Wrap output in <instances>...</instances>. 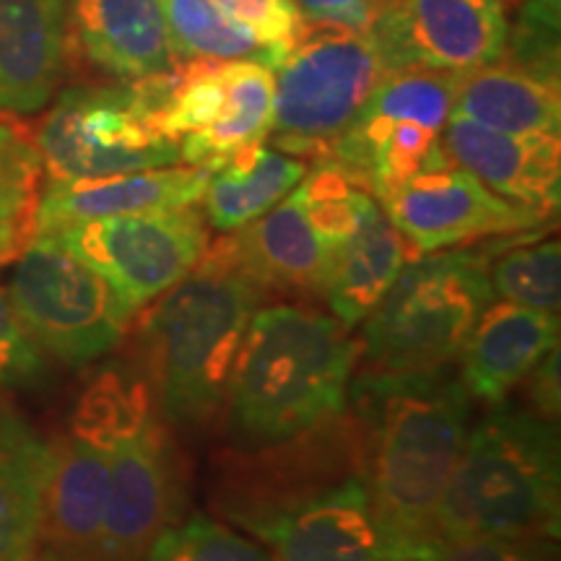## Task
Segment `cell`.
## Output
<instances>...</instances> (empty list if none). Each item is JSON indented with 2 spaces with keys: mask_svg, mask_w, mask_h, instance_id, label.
I'll return each mask as SVG.
<instances>
[{
  "mask_svg": "<svg viewBox=\"0 0 561 561\" xmlns=\"http://www.w3.org/2000/svg\"><path fill=\"white\" fill-rule=\"evenodd\" d=\"M411 244L377 201L369 203L348 240L335 250L320 297L343 328L367 320L411 261Z\"/></svg>",
  "mask_w": 561,
  "mask_h": 561,
  "instance_id": "cell-23",
  "label": "cell"
},
{
  "mask_svg": "<svg viewBox=\"0 0 561 561\" xmlns=\"http://www.w3.org/2000/svg\"><path fill=\"white\" fill-rule=\"evenodd\" d=\"M39 240H50L100 271L138 310L201 263L210 234L203 210L185 206L81 221Z\"/></svg>",
  "mask_w": 561,
  "mask_h": 561,
  "instance_id": "cell-11",
  "label": "cell"
},
{
  "mask_svg": "<svg viewBox=\"0 0 561 561\" xmlns=\"http://www.w3.org/2000/svg\"><path fill=\"white\" fill-rule=\"evenodd\" d=\"M559 0H530L515 34H507L510 60L559 73Z\"/></svg>",
  "mask_w": 561,
  "mask_h": 561,
  "instance_id": "cell-33",
  "label": "cell"
},
{
  "mask_svg": "<svg viewBox=\"0 0 561 561\" xmlns=\"http://www.w3.org/2000/svg\"><path fill=\"white\" fill-rule=\"evenodd\" d=\"M16 257H19V252H16V250L9 248V244L0 242V265L9 263V261H16Z\"/></svg>",
  "mask_w": 561,
  "mask_h": 561,
  "instance_id": "cell-38",
  "label": "cell"
},
{
  "mask_svg": "<svg viewBox=\"0 0 561 561\" xmlns=\"http://www.w3.org/2000/svg\"><path fill=\"white\" fill-rule=\"evenodd\" d=\"M42 369V351L21 325L9 291L0 286V388H26L39 380Z\"/></svg>",
  "mask_w": 561,
  "mask_h": 561,
  "instance_id": "cell-34",
  "label": "cell"
},
{
  "mask_svg": "<svg viewBox=\"0 0 561 561\" xmlns=\"http://www.w3.org/2000/svg\"><path fill=\"white\" fill-rule=\"evenodd\" d=\"M510 21L502 0H392L371 37L390 68L468 73L504 58Z\"/></svg>",
  "mask_w": 561,
  "mask_h": 561,
  "instance_id": "cell-13",
  "label": "cell"
},
{
  "mask_svg": "<svg viewBox=\"0 0 561 561\" xmlns=\"http://www.w3.org/2000/svg\"><path fill=\"white\" fill-rule=\"evenodd\" d=\"M178 62L257 60L271 68L265 47L231 21L214 0H159Z\"/></svg>",
  "mask_w": 561,
  "mask_h": 561,
  "instance_id": "cell-29",
  "label": "cell"
},
{
  "mask_svg": "<svg viewBox=\"0 0 561 561\" xmlns=\"http://www.w3.org/2000/svg\"><path fill=\"white\" fill-rule=\"evenodd\" d=\"M53 442L0 405V561H32L42 543Z\"/></svg>",
  "mask_w": 561,
  "mask_h": 561,
  "instance_id": "cell-24",
  "label": "cell"
},
{
  "mask_svg": "<svg viewBox=\"0 0 561 561\" xmlns=\"http://www.w3.org/2000/svg\"><path fill=\"white\" fill-rule=\"evenodd\" d=\"M151 409V385L136 369L112 364L81 392L70 416V437L112 453L146 430Z\"/></svg>",
  "mask_w": 561,
  "mask_h": 561,
  "instance_id": "cell-27",
  "label": "cell"
},
{
  "mask_svg": "<svg viewBox=\"0 0 561 561\" xmlns=\"http://www.w3.org/2000/svg\"><path fill=\"white\" fill-rule=\"evenodd\" d=\"M231 240L240 261L265 289L320 297L333 250L307 216L299 185L261 219L237 229Z\"/></svg>",
  "mask_w": 561,
  "mask_h": 561,
  "instance_id": "cell-21",
  "label": "cell"
},
{
  "mask_svg": "<svg viewBox=\"0 0 561 561\" xmlns=\"http://www.w3.org/2000/svg\"><path fill=\"white\" fill-rule=\"evenodd\" d=\"M491 289L512 305L541 312H559L561 305V248L559 240L523 244L502 252L489 268Z\"/></svg>",
  "mask_w": 561,
  "mask_h": 561,
  "instance_id": "cell-30",
  "label": "cell"
},
{
  "mask_svg": "<svg viewBox=\"0 0 561 561\" xmlns=\"http://www.w3.org/2000/svg\"><path fill=\"white\" fill-rule=\"evenodd\" d=\"M144 561H273L268 549L214 517L198 515L174 523L157 538Z\"/></svg>",
  "mask_w": 561,
  "mask_h": 561,
  "instance_id": "cell-31",
  "label": "cell"
},
{
  "mask_svg": "<svg viewBox=\"0 0 561 561\" xmlns=\"http://www.w3.org/2000/svg\"><path fill=\"white\" fill-rule=\"evenodd\" d=\"M42 153L37 138L0 112V242L19 252L34 240L42 195Z\"/></svg>",
  "mask_w": 561,
  "mask_h": 561,
  "instance_id": "cell-28",
  "label": "cell"
},
{
  "mask_svg": "<svg viewBox=\"0 0 561 561\" xmlns=\"http://www.w3.org/2000/svg\"><path fill=\"white\" fill-rule=\"evenodd\" d=\"M73 26L87 58L117 79L178 66L159 0H73Z\"/></svg>",
  "mask_w": 561,
  "mask_h": 561,
  "instance_id": "cell-22",
  "label": "cell"
},
{
  "mask_svg": "<svg viewBox=\"0 0 561 561\" xmlns=\"http://www.w3.org/2000/svg\"><path fill=\"white\" fill-rule=\"evenodd\" d=\"M273 125V70L257 60H227V107L210 128L180 140V161L214 170L244 146L263 144Z\"/></svg>",
  "mask_w": 561,
  "mask_h": 561,
  "instance_id": "cell-26",
  "label": "cell"
},
{
  "mask_svg": "<svg viewBox=\"0 0 561 561\" xmlns=\"http://www.w3.org/2000/svg\"><path fill=\"white\" fill-rule=\"evenodd\" d=\"M110 489V453L70 437L53 445L42 543L55 561H96Z\"/></svg>",
  "mask_w": 561,
  "mask_h": 561,
  "instance_id": "cell-19",
  "label": "cell"
},
{
  "mask_svg": "<svg viewBox=\"0 0 561 561\" xmlns=\"http://www.w3.org/2000/svg\"><path fill=\"white\" fill-rule=\"evenodd\" d=\"M231 21L244 26L265 47L271 70L289 53L301 30V13L291 0H214Z\"/></svg>",
  "mask_w": 561,
  "mask_h": 561,
  "instance_id": "cell-32",
  "label": "cell"
},
{
  "mask_svg": "<svg viewBox=\"0 0 561 561\" xmlns=\"http://www.w3.org/2000/svg\"><path fill=\"white\" fill-rule=\"evenodd\" d=\"M453 115L515 136H559V73L504 58L458 73Z\"/></svg>",
  "mask_w": 561,
  "mask_h": 561,
  "instance_id": "cell-20",
  "label": "cell"
},
{
  "mask_svg": "<svg viewBox=\"0 0 561 561\" xmlns=\"http://www.w3.org/2000/svg\"><path fill=\"white\" fill-rule=\"evenodd\" d=\"M68 42V0H0V112L30 115L53 100Z\"/></svg>",
  "mask_w": 561,
  "mask_h": 561,
  "instance_id": "cell-17",
  "label": "cell"
},
{
  "mask_svg": "<svg viewBox=\"0 0 561 561\" xmlns=\"http://www.w3.org/2000/svg\"><path fill=\"white\" fill-rule=\"evenodd\" d=\"M172 68L125 87L70 89L37 130L50 180H91L159 170L180 161V144L159 125Z\"/></svg>",
  "mask_w": 561,
  "mask_h": 561,
  "instance_id": "cell-8",
  "label": "cell"
},
{
  "mask_svg": "<svg viewBox=\"0 0 561 561\" xmlns=\"http://www.w3.org/2000/svg\"><path fill=\"white\" fill-rule=\"evenodd\" d=\"M455 87L458 73L390 70L322 159H333L382 201L419 172L450 161L442 130L453 115Z\"/></svg>",
  "mask_w": 561,
  "mask_h": 561,
  "instance_id": "cell-9",
  "label": "cell"
},
{
  "mask_svg": "<svg viewBox=\"0 0 561 561\" xmlns=\"http://www.w3.org/2000/svg\"><path fill=\"white\" fill-rule=\"evenodd\" d=\"M390 70L371 32L301 19L297 39L273 68L271 136L278 149L325 157Z\"/></svg>",
  "mask_w": 561,
  "mask_h": 561,
  "instance_id": "cell-7",
  "label": "cell"
},
{
  "mask_svg": "<svg viewBox=\"0 0 561 561\" xmlns=\"http://www.w3.org/2000/svg\"><path fill=\"white\" fill-rule=\"evenodd\" d=\"M221 507L268 546L273 561H385L359 424L325 468L294 455L280 479L237 491Z\"/></svg>",
  "mask_w": 561,
  "mask_h": 561,
  "instance_id": "cell-5",
  "label": "cell"
},
{
  "mask_svg": "<svg viewBox=\"0 0 561 561\" xmlns=\"http://www.w3.org/2000/svg\"><path fill=\"white\" fill-rule=\"evenodd\" d=\"M9 297L39 351L68 367L110 354L136 312L100 271L39 237L19 255Z\"/></svg>",
  "mask_w": 561,
  "mask_h": 561,
  "instance_id": "cell-10",
  "label": "cell"
},
{
  "mask_svg": "<svg viewBox=\"0 0 561 561\" xmlns=\"http://www.w3.org/2000/svg\"><path fill=\"white\" fill-rule=\"evenodd\" d=\"M307 164L265 144L244 146L208 170L203 216L214 229L231 234L276 206L305 180Z\"/></svg>",
  "mask_w": 561,
  "mask_h": 561,
  "instance_id": "cell-25",
  "label": "cell"
},
{
  "mask_svg": "<svg viewBox=\"0 0 561 561\" xmlns=\"http://www.w3.org/2000/svg\"><path fill=\"white\" fill-rule=\"evenodd\" d=\"M182 483L172 439L157 419L110 453V489L96 561H144L178 523Z\"/></svg>",
  "mask_w": 561,
  "mask_h": 561,
  "instance_id": "cell-14",
  "label": "cell"
},
{
  "mask_svg": "<svg viewBox=\"0 0 561 561\" xmlns=\"http://www.w3.org/2000/svg\"><path fill=\"white\" fill-rule=\"evenodd\" d=\"M206 182L208 170L191 164L91 180H50L39 195L34 237L107 216L198 206Z\"/></svg>",
  "mask_w": 561,
  "mask_h": 561,
  "instance_id": "cell-16",
  "label": "cell"
},
{
  "mask_svg": "<svg viewBox=\"0 0 561 561\" xmlns=\"http://www.w3.org/2000/svg\"><path fill=\"white\" fill-rule=\"evenodd\" d=\"M442 149L453 164L479 178L491 193L551 216L561 195L559 136H515L450 115Z\"/></svg>",
  "mask_w": 561,
  "mask_h": 561,
  "instance_id": "cell-15",
  "label": "cell"
},
{
  "mask_svg": "<svg viewBox=\"0 0 561 561\" xmlns=\"http://www.w3.org/2000/svg\"><path fill=\"white\" fill-rule=\"evenodd\" d=\"M377 203L421 255L481 237L528 231L549 219L491 193L479 178L453 161L419 172Z\"/></svg>",
  "mask_w": 561,
  "mask_h": 561,
  "instance_id": "cell-12",
  "label": "cell"
},
{
  "mask_svg": "<svg viewBox=\"0 0 561 561\" xmlns=\"http://www.w3.org/2000/svg\"><path fill=\"white\" fill-rule=\"evenodd\" d=\"M421 561H553L549 538H460L437 541Z\"/></svg>",
  "mask_w": 561,
  "mask_h": 561,
  "instance_id": "cell-35",
  "label": "cell"
},
{
  "mask_svg": "<svg viewBox=\"0 0 561 561\" xmlns=\"http://www.w3.org/2000/svg\"><path fill=\"white\" fill-rule=\"evenodd\" d=\"M359 343L331 314L257 307L229 382V424L242 447H280L339 421Z\"/></svg>",
  "mask_w": 561,
  "mask_h": 561,
  "instance_id": "cell-2",
  "label": "cell"
},
{
  "mask_svg": "<svg viewBox=\"0 0 561 561\" xmlns=\"http://www.w3.org/2000/svg\"><path fill=\"white\" fill-rule=\"evenodd\" d=\"M265 291L229 234L208 244L201 263L146 314L151 385L174 426H203L227 403L237 354Z\"/></svg>",
  "mask_w": 561,
  "mask_h": 561,
  "instance_id": "cell-3",
  "label": "cell"
},
{
  "mask_svg": "<svg viewBox=\"0 0 561 561\" xmlns=\"http://www.w3.org/2000/svg\"><path fill=\"white\" fill-rule=\"evenodd\" d=\"M533 377V403L541 409L546 419L559 413V348L530 371Z\"/></svg>",
  "mask_w": 561,
  "mask_h": 561,
  "instance_id": "cell-37",
  "label": "cell"
},
{
  "mask_svg": "<svg viewBox=\"0 0 561 561\" xmlns=\"http://www.w3.org/2000/svg\"><path fill=\"white\" fill-rule=\"evenodd\" d=\"M561 460L551 419L491 411L468 432L434 517L437 541L559 538Z\"/></svg>",
  "mask_w": 561,
  "mask_h": 561,
  "instance_id": "cell-4",
  "label": "cell"
},
{
  "mask_svg": "<svg viewBox=\"0 0 561 561\" xmlns=\"http://www.w3.org/2000/svg\"><path fill=\"white\" fill-rule=\"evenodd\" d=\"M385 561H421L468 439L471 392L445 369H367L351 388Z\"/></svg>",
  "mask_w": 561,
  "mask_h": 561,
  "instance_id": "cell-1",
  "label": "cell"
},
{
  "mask_svg": "<svg viewBox=\"0 0 561 561\" xmlns=\"http://www.w3.org/2000/svg\"><path fill=\"white\" fill-rule=\"evenodd\" d=\"M557 348V314L502 301L486 307L476 322L462 348L460 382L471 398L500 405Z\"/></svg>",
  "mask_w": 561,
  "mask_h": 561,
  "instance_id": "cell-18",
  "label": "cell"
},
{
  "mask_svg": "<svg viewBox=\"0 0 561 561\" xmlns=\"http://www.w3.org/2000/svg\"><path fill=\"white\" fill-rule=\"evenodd\" d=\"M494 289L489 261L473 250L426 252L409 261L362 322L369 369H445L466 348Z\"/></svg>",
  "mask_w": 561,
  "mask_h": 561,
  "instance_id": "cell-6",
  "label": "cell"
},
{
  "mask_svg": "<svg viewBox=\"0 0 561 561\" xmlns=\"http://www.w3.org/2000/svg\"><path fill=\"white\" fill-rule=\"evenodd\" d=\"M301 19L331 21V24L351 26V30L371 32L382 19L392 0H291Z\"/></svg>",
  "mask_w": 561,
  "mask_h": 561,
  "instance_id": "cell-36",
  "label": "cell"
}]
</instances>
